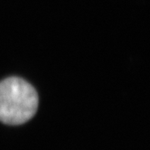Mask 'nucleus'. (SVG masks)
<instances>
[{
  "label": "nucleus",
  "mask_w": 150,
  "mask_h": 150,
  "mask_svg": "<svg viewBox=\"0 0 150 150\" xmlns=\"http://www.w3.org/2000/svg\"><path fill=\"white\" fill-rule=\"evenodd\" d=\"M38 95L23 79L11 77L0 82V120L7 125H21L34 117Z\"/></svg>",
  "instance_id": "nucleus-1"
}]
</instances>
